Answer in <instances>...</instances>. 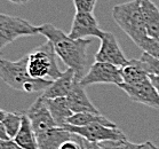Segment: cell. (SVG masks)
I'll return each instance as SVG.
<instances>
[{
  "instance_id": "4dcf8cb0",
  "label": "cell",
  "mask_w": 159,
  "mask_h": 149,
  "mask_svg": "<svg viewBox=\"0 0 159 149\" xmlns=\"http://www.w3.org/2000/svg\"><path fill=\"white\" fill-rule=\"evenodd\" d=\"M6 111H4V110H1L0 109V122H2L4 120V118H5V116H6Z\"/></svg>"
},
{
  "instance_id": "ba28073f",
  "label": "cell",
  "mask_w": 159,
  "mask_h": 149,
  "mask_svg": "<svg viewBox=\"0 0 159 149\" xmlns=\"http://www.w3.org/2000/svg\"><path fill=\"white\" fill-rule=\"evenodd\" d=\"M80 84L85 86L94 85V84H113L118 85L123 84V77L120 68L103 62H94L89 67L86 75L81 78Z\"/></svg>"
},
{
  "instance_id": "8992f818",
  "label": "cell",
  "mask_w": 159,
  "mask_h": 149,
  "mask_svg": "<svg viewBox=\"0 0 159 149\" xmlns=\"http://www.w3.org/2000/svg\"><path fill=\"white\" fill-rule=\"evenodd\" d=\"M39 35L38 26H33L28 20L18 16L0 13V49L11 44L21 37Z\"/></svg>"
},
{
  "instance_id": "7402d4cb",
  "label": "cell",
  "mask_w": 159,
  "mask_h": 149,
  "mask_svg": "<svg viewBox=\"0 0 159 149\" xmlns=\"http://www.w3.org/2000/svg\"><path fill=\"white\" fill-rule=\"evenodd\" d=\"M140 48L143 51V53H147V54L151 55L152 58H156L159 60V39L148 37L142 43Z\"/></svg>"
},
{
  "instance_id": "83f0119b",
  "label": "cell",
  "mask_w": 159,
  "mask_h": 149,
  "mask_svg": "<svg viewBox=\"0 0 159 149\" xmlns=\"http://www.w3.org/2000/svg\"><path fill=\"white\" fill-rule=\"evenodd\" d=\"M149 78H150L152 85L156 87V90H157L159 94V76H149Z\"/></svg>"
},
{
  "instance_id": "6da1fadb",
  "label": "cell",
  "mask_w": 159,
  "mask_h": 149,
  "mask_svg": "<svg viewBox=\"0 0 159 149\" xmlns=\"http://www.w3.org/2000/svg\"><path fill=\"white\" fill-rule=\"evenodd\" d=\"M39 35H43L51 41L56 55L64 62L68 68L76 72V79L81 80L86 73L88 53L87 49L92 44V39H71L52 23L38 26Z\"/></svg>"
},
{
  "instance_id": "7c38bea8",
  "label": "cell",
  "mask_w": 159,
  "mask_h": 149,
  "mask_svg": "<svg viewBox=\"0 0 159 149\" xmlns=\"http://www.w3.org/2000/svg\"><path fill=\"white\" fill-rule=\"evenodd\" d=\"M68 103L71 111L73 114L79 113H92V114H100L98 108L93 105L88 95L86 94L85 87L80 84V80L75 79V84L71 92L66 96Z\"/></svg>"
},
{
  "instance_id": "f546056e",
  "label": "cell",
  "mask_w": 159,
  "mask_h": 149,
  "mask_svg": "<svg viewBox=\"0 0 159 149\" xmlns=\"http://www.w3.org/2000/svg\"><path fill=\"white\" fill-rule=\"evenodd\" d=\"M152 145H153V143H151L150 141H147L143 143V147H142L141 149H152Z\"/></svg>"
},
{
  "instance_id": "7a4b0ae2",
  "label": "cell",
  "mask_w": 159,
  "mask_h": 149,
  "mask_svg": "<svg viewBox=\"0 0 159 149\" xmlns=\"http://www.w3.org/2000/svg\"><path fill=\"white\" fill-rule=\"evenodd\" d=\"M25 114L31 122L39 149H58L62 143L71 139L70 132L56 125L41 95Z\"/></svg>"
},
{
  "instance_id": "603a6c76",
  "label": "cell",
  "mask_w": 159,
  "mask_h": 149,
  "mask_svg": "<svg viewBox=\"0 0 159 149\" xmlns=\"http://www.w3.org/2000/svg\"><path fill=\"white\" fill-rule=\"evenodd\" d=\"M98 0H73L76 13H93Z\"/></svg>"
},
{
  "instance_id": "d6986e66",
  "label": "cell",
  "mask_w": 159,
  "mask_h": 149,
  "mask_svg": "<svg viewBox=\"0 0 159 149\" xmlns=\"http://www.w3.org/2000/svg\"><path fill=\"white\" fill-rule=\"evenodd\" d=\"M22 119H23V114L20 113H7L5 116L2 123H4L6 131L11 140H14L15 137L17 135L18 131L22 126Z\"/></svg>"
},
{
  "instance_id": "277c9868",
  "label": "cell",
  "mask_w": 159,
  "mask_h": 149,
  "mask_svg": "<svg viewBox=\"0 0 159 149\" xmlns=\"http://www.w3.org/2000/svg\"><path fill=\"white\" fill-rule=\"evenodd\" d=\"M112 17L120 29L129 37L136 46H141L148 38L142 14L141 0H130L112 8Z\"/></svg>"
},
{
  "instance_id": "1f68e13d",
  "label": "cell",
  "mask_w": 159,
  "mask_h": 149,
  "mask_svg": "<svg viewBox=\"0 0 159 149\" xmlns=\"http://www.w3.org/2000/svg\"><path fill=\"white\" fill-rule=\"evenodd\" d=\"M1 55H2V52H1V49H0V58H1Z\"/></svg>"
},
{
  "instance_id": "ac0fdd59",
  "label": "cell",
  "mask_w": 159,
  "mask_h": 149,
  "mask_svg": "<svg viewBox=\"0 0 159 149\" xmlns=\"http://www.w3.org/2000/svg\"><path fill=\"white\" fill-rule=\"evenodd\" d=\"M103 124L105 126L109 127H117L115 123H112L110 120L104 117L101 114H92V113H79V114H73L70 117L66 124L72 125V126H87V125H92V124Z\"/></svg>"
},
{
  "instance_id": "e0dca14e",
  "label": "cell",
  "mask_w": 159,
  "mask_h": 149,
  "mask_svg": "<svg viewBox=\"0 0 159 149\" xmlns=\"http://www.w3.org/2000/svg\"><path fill=\"white\" fill-rule=\"evenodd\" d=\"M14 141L20 146L21 149H39L36 134L33 132L32 125L26 114H23L22 126L18 131L17 135L15 137Z\"/></svg>"
},
{
  "instance_id": "9a60e30c",
  "label": "cell",
  "mask_w": 159,
  "mask_h": 149,
  "mask_svg": "<svg viewBox=\"0 0 159 149\" xmlns=\"http://www.w3.org/2000/svg\"><path fill=\"white\" fill-rule=\"evenodd\" d=\"M45 103L58 127L64 126L68 119L73 115V113L70 109L66 98L45 99Z\"/></svg>"
},
{
  "instance_id": "ffe728a7",
  "label": "cell",
  "mask_w": 159,
  "mask_h": 149,
  "mask_svg": "<svg viewBox=\"0 0 159 149\" xmlns=\"http://www.w3.org/2000/svg\"><path fill=\"white\" fill-rule=\"evenodd\" d=\"M142 66L144 70L148 72L149 76H159V60L156 58H152L151 55L147 53H142L140 58Z\"/></svg>"
},
{
  "instance_id": "5bb4252c",
  "label": "cell",
  "mask_w": 159,
  "mask_h": 149,
  "mask_svg": "<svg viewBox=\"0 0 159 149\" xmlns=\"http://www.w3.org/2000/svg\"><path fill=\"white\" fill-rule=\"evenodd\" d=\"M141 8L148 37L159 39V8L151 0H141Z\"/></svg>"
},
{
  "instance_id": "2e32d148",
  "label": "cell",
  "mask_w": 159,
  "mask_h": 149,
  "mask_svg": "<svg viewBox=\"0 0 159 149\" xmlns=\"http://www.w3.org/2000/svg\"><path fill=\"white\" fill-rule=\"evenodd\" d=\"M120 71L123 77V83L127 85H138L149 79L148 72L144 70L140 58L129 60L128 64L120 68Z\"/></svg>"
},
{
  "instance_id": "30bf717a",
  "label": "cell",
  "mask_w": 159,
  "mask_h": 149,
  "mask_svg": "<svg viewBox=\"0 0 159 149\" xmlns=\"http://www.w3.org/2000/svg\"><path fill=\"white\" fill-rule=\"evenodd\" d=\"M104 35L105 31L98 26V20L93 13H76L69 32L71 39H87L88 37L101 39Z\"/></svg>"
},
{
  "instance_id": "52a82bcc",
  "label": "cell",
  "mask_w": 159,
  "mask_h": 149,
  "mask_svg": "<svg viewBox=\"0 0 159 149\" xmlns=\"http://www.w3.org/2000/svg\"><path fill=\"white\" fill-rule=\"evenodd\" d=\"M63 130L70 132L72 134L79 135L83 139L94 143H101L104 141H117L126 139V135L118 127H109L103 124L96 123L87 126H72L65 124L62 126Z\"/></svg>"
},
{
  "instance_id": "3957f363",
  "label": "cell",
  "mask_w": 159,
  "mask_h": 149,
  "mask_svg": "<svg viewBox=\"0 0 159 149\" xmlns=\"http://www.w3.org/2000/svg\"><path fill=\"white\" fill-rule=\"evenodd\" d=\"M0 78L15 91L33 93L46 91L52 85L51 79H36L28 71V55L16 61L0 58Z\"/></svg>"
},
{
  "instance_id": "5b68a950",
  "label": "cell",
  "mask_w": 159,
  "mask_h": 149,
  "mask_svg": "<svg viewBox=\"0 0 159 149\" xmlns=\"http://www.w3.org/2000/svg\"><path fill=\"white\" fill-rule=\"evenodd\" d=\"M56 52L51 41H46L34 48L28 55V71L36 79H57L63 71L58 69L56 63Z\"/></svg>"
},
{
  "instance_id": "f1b7e54d",
  "label": "cell",
  "mask_w": 159,
  "mask_h": 149,
  "mask_svg": "<svg viewBox=\"0 0 159 149\" xmlns=\"http://www.w3.org/2000/svg\"><path fill=\"white\" fill-rule=\"evenodd\" d=\"M8 1H11V2H13L15 5H25L31 2L32 0H8Z\"/></svg>"
},
{
  "instance_id": "8fae6325",
  "label": "cell",
  "mask_w": 159,
  "mask_h": 149,
  "mask_svg": "<svg viewBox=\"0 0 159 149\" xmlns=\"http://www.w3.org/2000/svg\"><path fill=\"white\" fill-rule=\"evenodd\" d=\"M119 87L128 95L132 101L153 109H159V94L156 87L152 85L150 78L144 83L138 85H127L123 83L119 85Z\"/></svg>"
},
{
  "instance_id": "484cf974",
  "label": "cell",
  "mask_w": 159,
  "mask_h": 149,
  "mask_svg": "<svg viewBox=\"0 0 159 149\" xmlns=\"http://www.w3.org/2000/svg\"><path fill=\"white\" fill-rule=\"evenodd\" d=\"M0 149H21L14 140H0Z\"/></svg>"
},
{
  "instance_id": "4fadbf2b",
  "label": "cell",
  "mask_w": 159,
  "mask_h": 149,
  "mask_svg": "<svg viewBox=\"0 0 159 149\" xmlns=\"http://www.w3.org/2000/svg\"><path fill=\"white\" fill-rule=\"evenodd\" d=\"M75 79H76V72L72 69L68 68L65 71H63L61 77L53 80L52 85L46 91H43L41 96L45 99L66 98L72 90Z\"/></svg>"
},
{
  "instance_id": "cb8c5ba5",
  "label": "cell",
  "mask_w": 159,
  "mask_h": 149,
  "mask_svg": "<svg viewBox=\"0 0 159 149\" xmlns=\"http://www.w3.org/2000/svg\"><path fill=\"white\" fill-rule=\"evenodd\" d=\"M58 149H81V146L78 141V137L71 133V139L65 141L64 143H62Z\"/></svg>"
},
{
  "instance_id": "9c48e42d",
  "label": "cell",
  "mask_w": 159,
  "mask_h": 149,
  "mask_svg": "<svg viewBox=\"0 0 159 149\" xmlns=\"http://www.w3.org/2000/svg\"><path fill=\"white\" fill-rule=\"evenodd\" d=\"M100 40H101V45H100L98 51L95 53V62L110 63L118 68H123L126 64H128L129 60L125 56L113 33L105 31V35Z\"/></svg>"
},
{
  "instance_id": "4316f807",
  "label": "cell",
  "mask_w": 159,
  "mask_h": 149,
  "mask_svg": "<svg viewBox=\"0 0 159 149\" xmlns=\"http://www.w3.org/2000/svg\"><path fill=\"white\" fill-rule=\"evenodd\" d=\"M0 140H11V138H9V135H8L7 131H6V127H5L2 122H0Z\"/></svg>"
},
{
  "instance_id": "d4e9b609",
  "label": "cell",
  "mask_w": 159,
  "mask_h": 149,
  "mask_svg": "<svg viewBox=\"0 0 159 149\" xmlns=\"http://www.w3.org/2000/svg\"><path fill=\"white\" fill-rule=\"evenodd\" d=\"M77 137H78V141H79L80 146H81V149H102L100 143H94V142L87 141V140L83 139L79 135H77Z\"/></svg>"
},
{
  "instance_id": "44dd1931",
  "label": "cell",
  "mask_w": 159,
  "mask_h": 149,
  "mask_svg": "<svg viewBox=\"0 0 159 149\" xmlns=\"http://www.w3.org/2000/svg\"><path fill=\"white\" fill-rule=\"evenodd\" d=\"M100 146L102 149H141L143 143H133L127 139L117 140V141H104L101 142Z\"/></svg>"
}]
</instances>
